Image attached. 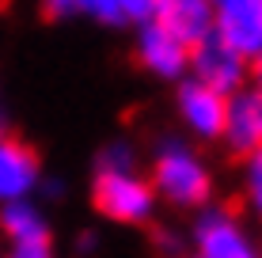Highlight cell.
Masks as SVG:
<instances>
[{
    "instance_id": "obj_1",
    "label": "cell",
    "mask_w": 262,
    "mask_h": 258,
    "mask_svg": "<svg viewBox=\"0 0 262 258\" xmlns=\"http://www.w3.org/2000/svg\"><path fill=\"white\" fill-rule=\"evenodd\" d=\"M92 205L99 217L122 228H152L160 198L152 190L148 171H141V152L129 137H114L99 148L92 171Z\"/></svg>"
},
{
    "instance_id": "obj_2",
    "label": "cell",
    "mask_w": 262,
    "mask_h": 258,
    "mask_svg": "<svg viewBox=\"0 0 262 258\" xmlns=\"http://www.w3.org/2000/svg\"><path fill=\"white\" fill-rule=\"evenodd\" d=\"M148 179L160 205L175 213H198L216 201V171L202 145L186 133H164L148 152Z\"/></svg>"
},
{
    "instance_id": "obj_3",
    "label": "cell",
    "mask_w": 262,
    "mask_h": 258,
    "mask_svg": "<svg viewBox=\"0 0 262 258\" xmlns=\"http://www.w3.org/2000/svg\"><path fill=\"white\" fill-rule=\"evenodd\" d=\"M190 217L194 220L186 239L194 258H262V239L236 209L209 201Z\"/></svg>"
},
{
    "instance_id": "obj_4",
    "label": "cell",
    "mask_w": 262,
    "mask_h": 258,
    "mask_svg": "<svg viewBox=\"0 0 262 258\" xmlns=\"http://www.w3.org/2000/svg\"><path fill=\"white\" fill-rule=\"evenodd\" d=\"M133 61L160 84H179L183 76H190V46L156 19L133 27Z\"/></svg>"
},
{
    "instance_id": "obj_5",
    "label": "cell",
    "mask_w": 262,
    "mask_h": 258,
    "mask_svg": "<svg viewBox=\"0 0 262 258\" xmlns=\"http://www.w3.org/2000/svg\"><path fill=\"white\" fill-rule=\"evenodd\" d=\"M224 106H228V95L194 76H183L175 84V118L183 133L198 145H221Z\"/></svg>"
},
{
    "instance_id": "obj_6",
    "label": "cell",
    "mask_w": 262,
    "mask_h": 258,
    "mask_svg": "<svg viewBox=\"0 0 262 258\" xmlns=\"http://www.w3.org/2000/svg\"><path fill=\"white\" fill-rule=\"evenodd\" d=\"M190 76L216 87V91H224V95H232L236 87H243L251 80V57L239 53L216 31H209L205 38H198L190 46Z\"/></svg>"
},
{
    "instance_id": "obj_7",
    "label": "cell",
    "mask_w": 262,
    "mask_h": 258,
    "mask_svg": "<svg viewBox=\"0 0 262 258\" xmlns=\"http://www.w3.org/2000/svg\"><path fill=\"white\" fill-rule=\"evenodd\" d=\"M221 145H224V152L236 156V159L262 152V87H255L251 80L228 95Z\"/></svg>"
},
{
    "instance_id": "obj_8",
    "label": "cell",
    "mask_w": 262,
    "mask_h": 258,
    "mask_svg": "<svg viewBox=\"0 0 262 258\" xmlns=\"http://www.w3.org/2000/svg\"><path fill=\"white\" fill-rule=\"evenodd\" d=\"M42 179L46 175H42L38 152L15 133H4L0 137V205L19 198H38Z\"/></svg>"
},
{
    "instance_id": "obj_9",
    "label": "cell",
    "mask_w": 262,
    "mask_h": 258,
    "mask_svg": "<svg viewBox=\"0 0 262 258\" xmlns=\"http://www.w3.org/2000/svg\"><path fill=\"white\" fill-rule=\"evenodd\" d=\"M0 236L8 239V247H34V243H53V228L46 209L38 205V198H19L0 205Z\"/></svg>"
},
{
    "instance_id": "obj_10",
    "label": "cell",
    "mask_w": 262,
    "mask_h": 258,
    "mask_svg": "<svg viewBox=\"0 0 262 258\" xmlns=\"http://www.w3.org/2000/svg\"><path fill=\"white\" fill-rule=\"evenodd\" d=\"M152 19L167 27L171 34H179L186 46H194L198 38H205L216 27V12H213V0H156Z\"/></svg>"
},
{
    "instance_id": "obj_11",
    "label": "cell",
    "mask_w": 262,
    "mask_h": 258,
    "mask_svg": "<svg viewBox=\"0 0 262 258\" xmlns=\"http://www.w3.org/2000/svg\"><path fill=\"white\" fill-rule=\"evenodd\" d=\"M221 38H228L232 46L247 57L262 53V0H236L228 8H216V27Z\"/></svg>"
},
{
    "instance_id": "obj_12",
    "label": "cell",
    "mask_w": 262,
    "mask_h": 258,
    "mask_svg": "<svg viewBox=\"0 0 262 258\" xmlns=\"http://www.w3.org/2000/svg\"><path fill=\"white\" fill-rule=\"evenodd\" d=\"M239 194H243V205H247V213L262 224V152H255V156L243 159Z\"/></svg>"
},
{
    "instance_id": "obj_13",
    "label": "cell",
    "mask_w": 262,
    "mask_h": 258,
    "mask_svg": "<svg viewBox=\"0 0 262 258\" xmlns=\"http://www.w3.org/2000/svg\"><path fill=\"white\" fill-rule=\"evenodd\" d=\"M152 243H156V251L164 258H183V251L190 247V239L171 224H152Z\"/></svg>"
},
{
    "instance_id": "obj_14",
    "label": "cell",
    "mask_w": 262,
    "mask_h": 258,
    "mask_svg": "<svg viewBox=\"0 0 262 258\" xmlns=\"http://www.w3.org/2000/svg\"><path fill=\"white\" fill-rule=\"evenodd\" d=\"M114 4H118L125 27H137V23H144V19H152V8H156V0H114Z\"/></svg>"
},
{
    "instance_id": "obj_15",
    "label": "cell",
    "mask_w": 262,
    "mask_h": 258,
    "mask_svg": "<svg viewBox=\"0 0 262 258\" xmlns=\"http://www.w3.org/2000/svg\"><path fill=\"white\" fill-rule=\"evenodd\" d=\"M4 258H57L53 243H34V247H8Z\"/></svg>"
},
{
    "instance_id": "obj_16",
    "label": "cell",
    "mask_w": 262,
    "mask_h": 258,
    "mask_svg": "<svg viewBox=\"0 0 262 258\" xmlns=\"http://www.w3.org/2000/svg\"><path fill=\"white\" fill-rule=\"evenodd\" d=\"M42 8H46L53 19H72L76 15V0H42Z\"/></svg>"
},
{
    "instance_id": "obj_17",
    "label": "cell",
    "mask_w": 262,
    "mask_h": 258,
    "mask_svg": "<svg viewBox=\"0 0 262 258\" xmlns=\"http://www.w3.org/2000/svg\"><path fill=\"white\" fill-rule=\"evenodd\" d=\"M95 243H99V236H95V232H80V236H76V254H80V258L95 254Z\"/></svg>"
},
{
    "instance_id": "obj_18",
    "label": "cell",
    "mask_w": 262,
    "mask_h": 258,
    "mask_svg": "<svg viewBox=\"0 0 262 258\" xmlns=\"http://www.w3.org/2000/svg\"><path fill=\"white\" fill-rule=\"evenodd\" d=\"M251 84L262 87V53H255V57H251Z\"/></svg>"
},
{
    "instance_id": "obj_19",
    "label": "cell",
    "mask_w": 262,
    "mask_h": 258,
    "mask_svg": "<svg viewBox=\"0 0 262 258\" xmlns=\"http://www.w3.org/2000/svg\"><path fill=\"white\" fill-rule=\"evenodd\" d=\"M228 4H236V0H213V12L216 8H228Z\"/></svg>"
},
{
    "instance_id": "obj_20",
    "label": "cell",
    "mask_w": 262,
    "mask_h": 258,
    "mask_svg": "<svg viewBox=\"0 0 262 258\" xmlns=\"http://www.w3.org/2000/svg\"><path fill=\"white\" fill-rule=\"evenodd\" d=\"M0 12H4V0H0Z\"/></svg>"
},
{
    "instance_id": "obj_21",
    "label": "cell",
    "mask_w": 262,
    "mask_h": 258,
    "mask_svg": "<svg viewBox=\"0 0 262 258\" xmlns=\"http://www.w3.org/2000/svg\"><path fill=\"white\" fill-rule=\"evenodd\" d=\"M183 258H194V254H183Z\"/></svg>"
}]
</instances>
